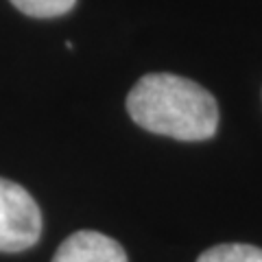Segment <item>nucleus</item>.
I'll return each mask as SVG.
<instances>
[{
    "label": "nucleus",
    "mask_w": 262,
    "mask_h": 262,
    "mask_svg": "<svg viewBox=\"0 0 262 262\" xmlns=\"http://www.w3.org/2000/svg\"><path fill=\"white\" fill-rule=\"evenodd\" d=\"M127 112L151 134L186 142L208 140L219 127L216 98L194 81L168 72L138 81L127 96Z\"/></svg>",
    "instance_id": "obj_1"
},
{
    "label": "nucleus",
    "mask_w": 262,
    "mask_h": 262,
    "mask_svg": "<svg viewBox=\"0 0 262 262\" xmlns=\"http://www.w3.org/2000/svg\"><path fill=\"white\" fill-rule=\"evenodd\" d=\"M42 210L27 188L0 177V251L31 249L42 236Z\"/></svg>",
    "instance_id": "obj_2"
},
{
    "label": "nucleus",
    "mask_w": 262,
    "mask_h": 262,
    "mask_svg": "<svg viewBox=\"0 0 262 262\" xmlns=\"http://www.w3.org/2000/svg\"><path fill=\"white\" fill-rule=\"evenodd\" d=\"M51 262H127V251L110 236L81 229L59 245Z\"/></svg>",
    "instance_id": "obj_3"
},
{
    "label": "nucleus",
    "mask_w": 262,
    "mask_h": 262,
    "mask_svg": "<svg viewBox=\"0 0 262 262\" xmlns=\"http://www.w3.org/2000/svg\"><path fill=\"white\" fill-rule=\"evenodd\" d=\"M196 262H262V249L241 243L214 245L203 251Z\"/></svg>",
    "instance_id": "obj_4"
},
{
    "label": "nucleus",
    "mask_w": 262,
    "mask_h": 262,
    "mask_svg": "<svg viewBox=\"0 0 262 262\" xmlns=\"http://www.w3.org/2000/svg\"><path fill=\"white\" fill-rule=\"evenodd\" d=\"M77 0H11L18 11L33 15V18H57L68 13Z\"/></svg>",
    "instance_id": "obj_5"
}]
</instances>
